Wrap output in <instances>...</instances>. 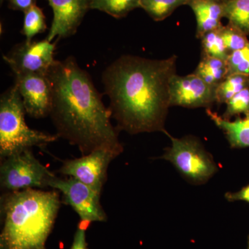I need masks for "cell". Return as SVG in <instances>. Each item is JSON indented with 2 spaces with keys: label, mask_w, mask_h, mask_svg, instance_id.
I'll return each instance as SVG.
<instances>
[{
  "label": "cell",
  "mask_w": 249,
  "mask_h": 249,
  "mask_svg": "<svg viewBox=\"0 0 249 249\" xmlns=\"http://www.w3.org/2000/svg\"><path fill=\"white\" fill-rule=\"evenodd\" d=\"M177 61L175 55L161 60L124 55L105 70L103 84L118 130L167 133L170 83L177 74Z\"/></svg>",
  "instance_id": "1"
},
{
  "label": "cell",
  "mask_w": 249,
  "mask_h": 249,
  "mask_svg": "<svg viewBox=\"0 0 249 249\" xmlns=\"http://www.w3.org/2000/svg\"><path fill=\"white\" fill-rule=\"evenodd\" d=\"M52 89L50 116L59 138L76 145L82 155L97 150L121 155L124 147L111 114L91 76L73 57L55 60L47 73Z\"/></svg>",
  "instance_id": "2"
},
{
  "label": "cell",
  "mask_w": 249,
  "mask_h": 249,
  "mask_svg": "<svg viewBox=\"0 0 249 249\" xmlns=\"http://www.w3.org/2000/svg\"><path fill=\"white\" fill-rule=\"evenodd\" d=\"M57 190L6 192L0 199V249H47L62 204Z\"/></svg>",
  "instance_id": "3"
},
{
  "label": "cell",
  "mask_w": 249,
  "mask_h": 249,
  "mask_svg": "<svg viewBox=\"0 0 249 249\" xmlns=\"http://www.w3.org/2000/svg\"><path fill=\"white\" fill-rule=\"evenodd\" d=\"M17 86L13 85L0 98V160L33 147L44 149L59 137L30 128Z\"/></svg>",
  "instance_id": "4"
},
{
  "label": "cell",
  "mask_w": 249,
  "mask_h": 249,
  "mask_svg": "<svg viewBox=\"0 0 249 249\" xmlns=\"http://www.w3.org/2000/svg\"><path fill=\"white\" fill-rule=\"evenodd\" d=\"M165 134L171 140V146L160 159L170 162L188 182L204 184L215 175L217 165L199 139L193 135L176 138L168 132Z\"/></svg>",
  "instance_id": "5"
},
{
  "label": "cell",
  "mask_w": 249,
  "mask_h": 249,
  "mask_svg": "<svg viewBox=\"0 0 249 249\" xmlns=\"http://www.w3.org/2000/svg\"><path fill=\"white\" fill-rule=\"evenodd\" d=\"M54 175L39 161L31 149L1 160L0 186L6 192L49 188V181Z\"/></svg>",
  "instance_id": "6"
},
{
  "label": "cell",
  "mask_w": 249,
  "mask_h": 249,
  "mask_svg": "<svg viewBox=\"0 0 249 249\" xmlns=\"http://www.w3.org/2000/svg\"><path fill=\"white\" fill-rule=\"evenodd\" d=\"M49 188L62 194V202L71 206L78 214L81 222H104L107 215L101 203V194L76 178L54 175L49 183Z\"/></svg>",
  "instance_id": "7"
},
{
  "label": "cell",
  "mask_w": 249,
  "mask_h": 249,
  "mask_svg": "<svg viewBox=\"0 0 249 249\" xmlns=\"http://www.w3.org/2000/svg\"><path fill=\"white\" fill-rule=\"evenodd\" d=\"M119 155L111 150H95L80 158L63 160L58 173L76 178L102 194L109 165Z\"/></svg>",
  "instance_id": "8"
},
{
  "label": "cell",
  "mask_w": 249,
  "mask_h": 249,
  "mask_svg": "<svg viewBox=\"0 0 249 249\" xmlns=\"http://www.w3.org/2000/svg\"><path fill=\"white\" fill-rule=\"evenodd\" d=\"M56 42L47 39L41 41H24L3 55L15 75L21 73L47 74L55 62L54 52Z\"/></svg>",
  "instance_id": "9"
},
{
  "label": "cell",
  "mask_w": 249,
  "mask_h": 249,
  "mask_svg": "<svg viewBox=\"0 0 249 249\" xmlns=\"http://www.w3.org/2000/svg\"><path fill=\"white\" fill-rule=\"evenodd\" d=\"M217 88L211 86L193 73L174 76L170 83V106L211 109L217 103Z\"/></svg>",
  "instance_id": "10"
},
{
  "label": "cell",
  "mask_w": 249,
  "mask_h": 249,
  "mask_svg": "<svg viewBox=\"0 0 249 249\" xmlns=\"http://www.w3.org/2000/svg\"><path fill=\"white\" fill-rule=\"evenodd\" d=\"M14 84L19 90L28 115L34 119H42L50 115L52 89L47 74L15 75Z\"/></svg>",
  "instance_id": "11"
},
{
  "label": "cell",
  "mask_w": 249,
  "mask_h": 249,
  "mask_svg": "<svg viewBox=\"0 0 249 249\" xmlns=\"http://www.w3.org/2000/svg\"><path fill=\"white\" fill-rule=\"evenodd\" d=\"M53 13V21L47 39L67 38L76 34L91 0H47Z\"/></svg>",
  "instance_id": "12"
},
{
  "label": "cell",
  "mask_w": 249,
  "mask_h": 249,
  "mask_svg": "<svg viewBox=\"0 0 249 249\" xmlns=\"http://www.w3.org/2000/svg\"><path fill=\"white\" fill-rule=\"evenodd\" d=\"M188 6L196 16L198 39L222 27V19L224 18L223 3L217 0H189Z\"/></svg>",
  "instance_id": "13"
},
{
  "label": "cell",
  "mask_w": 249,
  "mask_h": 249,
  "mask_svg": "<svg viewBox=\"0 0 249 249\" xmlns=\"http://www.w3.org/2000/svg\"><path fill=\"white\" fill-rule=\"evenodd\" d=\"M206 113L214 124L224 132L232 148L249 147V114L245 118L238 117L234 121L224 119L211 109Z\"/></svg>",
  "instance_id": "14"
},
{
  "label": "cell",
  "mask_w": 249,
  "mask_h": 249,
  "mask_svg": "<svg viewBox=\"0 0 249 249\" xmlns=\"http://www.w3.org/2000/svg\"><path fill=\"white\" fill-rule=\"evenodd\" d=\"M193 73L208 84L217 88L228 76L227 60L201 55L200 62Z\"/></svg>",
  "instance_id": "15"
},
{
  "label": "cell",
  "mask_w": 249,
  "mask_h": 249,
  "mask_svg": "<svg viewBox=\"0 0 249 249\" xmlns=\"http://www.w3.org/2000/svg\"><path fill=\"white\" fill-rule=\"evenodd\" d=\"M224 18L245 35H249V0H230L224 3Z\"/></svg>",
  "instance_id": "16"
},
{
  "label": "cell",
  "mask_w": 249,
  "mask_h": 249,
  "mask_svg": "<svg viewBox=\"0 0 249 249\" xmlns=\"http://www.w3.org/2000/svg\"><path fill=\"white\" fill-rule=\"evenodd\" d=\"M141 8V0H91L90 9L98 10L111 17H126L133 10Z\"/></svg>",
  "instance_id": "17"
},
{
  "label": "cell",
  "mask_w": 249,
  "mask_h": 249,
  "mask_svg": "<svg viewBox=\"0 0 249 249\" xmlns=\"http://www.w3.org/2000/svg\"><path fill=\"white\" fill-rule=\"evenodd\" d=\"M189 0H141V8L156 22L169 17L180 6L188 5Z\"/></svg>",
  "instance_id": "18"
},
{
  "label": "cell",
  "mask_w": 249,
  "mask_h": 249,
  "mask_svg": "<svg viewBox=\"0 0 249 249\" xmlns=\"http://www.w3.org/2000/svg\"><path fill=\"white\" fill-rule=\"evenodd\" d=\"M249 86L248 76L240 74L229 75L218 85L216 91L217 103H227L231 98Z\"/></svg>",
  "instance_id": "19"
},
{
  "label": "cell",
  "mask_w": 249,
  "mask_h": 249,
  "mask_svg": "<svg viewBox=\"0 0 249 249\" xmlns=\"http://www.w3.org/2000/svg\"><path fill=\"white\" fill-rule=\"evenodd\" d=\"M24 14L22 34L27 38L26 40L32 41L34 37L47 29L45 15L37 5L28 9Z\"/></svg>",
  "instance_id": "20"
},
{
  "label": "cell",
  "mask_w": 249,
  "mask_h": 249,
  "mask_svg": "<svg viewBox=\"0 0 249 249\" xmlns=\"http://www.w3.org/2000/svg\"><path fill=\"white\" fill-rule=\"evenodd\" d=\"M221 28L217 30L210 31L201 37L202 55L227 60L230 53L228 52L221 35Z\"/></svg>",
  "instance_id": "21"
},
{
  "label": "cell",
  "mask_w": 249,
  "mask_h": 249,
  "mask_svg": "<svg viewBox=\"0 0 249 249\" xmlns=\"http://www.w3.org/2000/svg\"><path fill=\"white\" fill-rule=\"evenodd\" d=\"M227 64L228 76L240 74L249 77V42L244 48L231 53Z\"/></svg>",
  "instance_id": "22"
},
{
  "label": "cell",
  "mask_w": 249,
  "mask_h": 249,
  "mask_svg": "<svg viewBox=\"0 0 249 249\" xmlns=\"http://www.w3.org/2000/svg\"><path fill=\"white\" fill-rule=\"evenodd\" d=\"M226 104L227 108L225 112L222 115L224 119L230 120L232 116H240V114H249V86L235 95Z\"/></svg>",
  "instance_id": "23"
},
{
  "label": "cell",
  "mask_w": 249,
  "mask_h": 249,
  "mask_svg": "<svg viewBox=\"0 0 249 249\" xmlns=\"http://www.w3.org/2000/svg\"><path fill=\"white\" fill-rule=\"evenodd\" d=\"M220 32L226 47L230 54L244 48L249 42L247 35L231 24L223 25Z\"/></svg>",
  "instance_id": "24"
},
{
  "label": "cell",
  "mask_w": 249,
  "mask_h": 249,
  "mask_svg": "<svg viewBox=\"0 0 249 249\" xmlns=\"http://www.w3.org/2000/svg\"><path fill=\"white\" fill-rule=\"evenodd\" d=\"M84 222H81L75 232L74 237H73V243L71 249H88V243L86 240V229L87 226L89 224H86L83 226Z\"/></svg>",
  "instance_id": "25"
},
{
  "label": "cell",
  "mask_w": 249,
  "mask_h": 249,
  "mask_svg": "<svg viewBox=\"0 0 249 249\" xmlns=\"http://www.w3.org/2000/svg\"><path fill=\"white\" fill-rule=\"evenodd\" d=\"M9 9L25 12L36 5L37 0H7Z\"/></svg>",
  "instance_id": "26"
},
{
  "label": "cell",
  "mask_w": 249,
  "mask_h": 249,
  "mask_svg": "<svg viewBox=\"0 0 249 249\" xmlns=\"http://www.w3.org/2000/svg\"><path fill=\"white\" fill-rule=\"evenodd\" d=\"M225 198L229 201H243L249 204V184L239 191L226 193Z\"/></svg>",
  "instance_id": "27"
},
{
  "label": "cell",
  "mask_w": 249,
  "mask_h": 249,
  "mask_svg": "<svg viewBox=\"0 0 249 249\" xmlns=\"http://www.w3.org/2000/svg\"><path fill=\"white\" fill-rule=\"evenodd\" d=\"M217 1H220V2L224 3L227 2V1H230V0H217Z\"/></svg>",
  "instance_id": "28"
},
{
  "label": "cell",
  "mask_w": 249,
  "mask_h": 249,
  "mask_svg": "<svg viewBox=\"0 0 249 249\" xmlns=\"http://www.w3.org/2000/svg\"><path fill=\"white\" fill-rule=\"evenodd\" d=\"M248 249H249V242H248Z\"/></svg>",
  "instance_id": "29"
},
{
  "label": "cell",
  "mask_w": 249,
  "mask_h": 249,
  "mask_svg": "<svg viewBox=\"0 0 249 249\" xmlns=\"http://www.w3.org/2000/svg\"></svg>",
  "instance_id": "30"
}]
</instances>
